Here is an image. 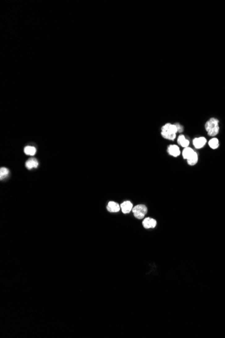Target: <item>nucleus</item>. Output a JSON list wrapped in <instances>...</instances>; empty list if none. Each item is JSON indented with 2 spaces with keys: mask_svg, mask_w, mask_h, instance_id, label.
Here are the masks:
<instances>
[{
  "mask_svg": "<svg viewBox=\"0 0 225 338\" xmlns=\"http://www.w3.org/2000/svg\"><path fill=\"white\" fill-rule=\"evenodd\" d=\"M147 208L144 205H138L135 206L132 209L134 215L135 216V217H136L137 219H139L144 218L145 215L147 213Z\"/></svg>",
  "mask_w": 225,
  "mask_h": 338,
  "instance_id": "nucleus-3",
  "label": "nucleus"
},
{
  "mask_svg": "<svg viewBox=\"0 0 225 338\" xmlns=\"http://www.w3.org/2000/svg\"><path fill=\"white\" fill-rule=\"evenodd\" d=\"M107 208V210L108 211L112 212V213L118 212V211H119L120 209H121L118 203H117V202H113V201H111V202H108Z\"/></svg>",
  "mask_w": 225,
  "mask_h": 338,
  "instance_id": "nucleus-8",
  "label": "nucleus"
},
{
  "mask_svg": "<svg viewBox=\"0 0 225 338\" xmlns=\"http://www.w3.org/2000/svg\"><path fill=\"white\" fill-rule=\"evenodd\" d=\"M194 152H195V151H193V150L192 148H190V147H186V148H185L184 149H183V152H182L183 158L187 160V159H188L189 158V157H190L191 156H192V155H193Z\"/></svg>",
  "mask_w": 225,
  "mask_h": 338,
  "instance_id": "nucleus-11",
  "label": "nucleus"
},
{
  "mask_svg": "<svg viewBox=\"0 0 225 338\" xmlns=\"http://www.w3.org/2000/svg\"><path fill=\"white\" fill-rule=\"evenodd\" d=\"M121 211L123 213H129L133 209V205L130 201H125L120 205Z\"/></svg>",
  "mask_w": 225,
  "mask_h": 338,
  "instance_id": "nucleus-6",
  "label": "nucleus"
},
{
  "mask_svg": "<svg viewBox=\"0 0 225 338\" xmlns=\"http://www.w3.org/2000/svg\"><path fill=\"white\" fill-rule=\"evenodd\" d=\"M8 175H9L8 169H7L6 167H2L1 170H0V179L3 180V178H6Z\"/></svg>",
  "mask_w": 225,
  "mask_h": 338,
  "instance_id": "nucleus-15",
  "label": "nucleus"
},
{
  "mask_svg": "<svg viewBox=\"0 0 225 338\" xmlns=\"http://www.w3.org/2000/svg\"><path fill=\"white\" fill-rule=\"evenodd\" d=\"M162 132L161 134L164 138H166L168 140L174 141L176 138V134L178 132L177 126L175 124H166L162 127Z\"/></svg>",
  "mask_w": 225,
  "mask_h": 338,
  "instance_id": "nucleus-1",
  "label": "nucleus"
},
{
  "mask_svg": "<svg viewBox=\"0 0 225 338\" xmlns=\"http://www.w3.org/2000/svg\"><path fill=\"white\" fill-rule=\"evenodd\" d=\"M177 142L180 145L184 148L188 147V146L189 145V141L188 140H187L184 135L183 134H181L177 138Z\"/></svg>",
  "mask_w": 225,
  "mask_h": 338,
  "instance_id": "nucleus-10",
  "label": "nucleus"
},
{
  "mask_svg": "<svg viewBox=\"0 0 225 338\" xmlns=\"http://www.w3.org/2000/svg\"><path fill=\"white\" fill-rule=\"evenodd\" d=\"M168 153H169V155L173 157H178L180 155V153H181L179 146L174 145H170L169 146H168Z\"/></svg>",
  "mask_w": 225,
  "mask_h": 338,
  "instance_id": "nucleus-7",
  "label": "nucleus"
},
{
  "mask_svg": "<svg viewBox=\"0 0 225 338\" xmlns=\"http://www.w3.org/2000/svg\"><path fill=\"white\" fill-rule=\"evenodd\" d=\"M187 161V163H188V164L190 165V166H194V165H196L198 161V156H197V153L194 152L193 155L191 156Z\"/></svg>",
  "mask_w": 225,
  "mask_h": 338,
  "instance_id": "nucleus-13",
  "label": "nucleus"
},
{
  "mask_svg": "<svg viewBox=\"0 0 225 338\" xmlns=\"http://www.w3.org/2000/svg\"><path fill=\"white\" fill-rule=\"evenodd\" d=\"M208 145L212 149H216L219 146V141L218 138H213L208 142Z\"/></svg>",
  "mask_w": 225,
  "mask_h": 338,
  "instance_id": "nucleus-14",
  "label": "nucleus"
},
{
  "mask_svg": "<svg viewBox=\"0 0 225 338\" xmlns=\"http://www.w3.org/2000/svg\"><path fill=\"white\" fill-rule=\"evenodd\" d=\"M25 166L27 169H28V170H31V169L32 168H36L39 166L38 161L35 158L30 159L27 161V162H26Z\"/></svg>",
  "mask_w": 225,
  "mask_h": 338,
  "instance_id": "nucleus-9",
  "label": "nucleus"
},
{
  "mask_svg": "<svg viewBox=\"0 0 225 338\" xmlns=\"http://www.w3.org/2000/svg\"><path fill=\"white\" fill-rule=\"evenodd\" d=\"M175 126H177V130H178V132H182L183 131V128L179 124L177 123L175 124Z\"/></svg>",
  "mask_w": 225,
  "mask_h": 338,
  "instance_id": "nucleus-16",
  "label": "nucleus"
},
{
  "mask_svg": "<svg viewBox=\"0 0 225 338\" xmlns=\"http://www.w3.org/2000/svg\"><path fill=\"white\" fill-rule=\"evenodd\" d=\"M206 142H207V141L204 137L196 138L193 140V145L196 149H202V147H204Z\"/></svg>",
  "mask_w": 225,
  "mask_h": 338,
  "instance_id": "nucleus-4",
  "label": "nucleus"
},
{
  "mask_svg": "<svg viewBox=\"0 0 225 338\" xmlns=\"http://www.w3.org/2000/svg\"><path fill=\"white\" fill-rule=\"evenodd\" d=\"M205 129L208 134L210 136H215L219 133L220 127L219 121L218 119L212 118L206 122L205 124Z\"/></svg>",
  "mask_w": 225,
  "mask_h": 338,
  "instance_id": "nucleus-2",
  "label": "nucleus"
},
{
  "mask_svg": "<svg viewBox=\"0 0 225 338\" xmlns=\"http://www.w3.org/2000/svg\"><path fill=\"white\" fill-rule=\"evenodd\" d=\"M36 152V148L35 147V146H27L24 148V153H25L26 155H27L33 156V155H35Z\"/></svg>",
  "mask_w": 225,
  "mask_h": 338,
  "instance_id": "nucleus-12",
  "label": "nucleus"
},
{
  "mask_svg": "<svg viewBox=\"0 0 225 338\" xmlns=\"http://www.w3.org/2000/svg\"><path fill=\"white\" fill-rule=\"evenodd\" d=\"M142 225L146 229L154 228L156 225V221L154 219L150 218V217H147V218L144 219L143 222H142Z\"/></svg>",
  "mask_w": 225,
  "mask_h": 338,
  "instance_id": "nucleus-5",
  "label": "nucleus"
}]
</instances>
